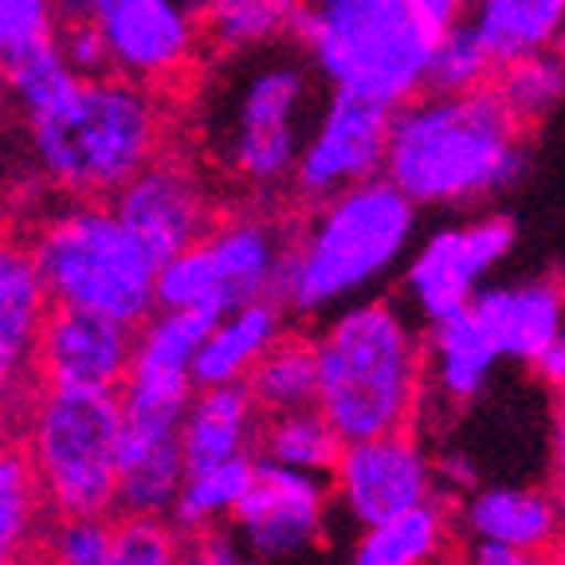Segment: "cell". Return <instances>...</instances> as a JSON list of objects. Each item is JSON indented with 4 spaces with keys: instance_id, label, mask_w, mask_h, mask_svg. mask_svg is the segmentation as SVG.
<instances>
[{
    "instance_id": "cell-1",
    "label": "cell",
    "mask_w": 565,
    "mask_h": 565,
    "mask_svg": "<svg viewBox=\"0 0 565 565\" xmlns=\"http://www.w3.org/2000/svg\"><path fill=\"white\" fill-rule=\"evenodd\" d=\"M526 130L491 87L463 95L420 90L393 110L385 169L416 209H483L526 177Z\"/></svg>"
},
{
    "instance_id": "cell-2",
    "label": "cell",
    "mask_w": 565,
    "mask_h": 565,
    "mask_svg": "<svg viewBox=\"0 0 565 565\" xmlns=\"http://www.w3.org/2000/svg\"><path fill=\"white\" fill-rule=\"evenodd\" d=\"M322 103V83L302 52L282 44L216 55L196 106L204 158L244 193L271 196L291 189L302 138Z\"/></svg>"
},
{
    "instance_id": "cell-3",
    "label": "cell",
    "mask_w": 565,
    "mask_h": 565,
    "mask_svg": "<svg viewBox=\"0 0 565 565\" xmlns=\"http://www.w3.org/2000/svg\"><path fill=\"white\" fill-rule=\"evenodd\" d=\"M420 232V209L388 177L310 204L291 228L275 299L295 318H327L397 275Z\"/></svg>"
},
{
    "instance_id": "cell-4",
    "label": "cell",
    "mask_w": 565,
    "mask_h": 565,
    "mask_svg": "<svg viewBox=\"0 0 565 565\" xmlns=\"http://www.w3.org/2000/svg\"><path fill=\"white\" fill-rule=\"evenodd\" d=\"M315 345V408L350 440L413 428L424 413V334L397 299H353Z\"/></svg>"
},
{
    "instance_id": "cell-5",
    "label": "cell",
    "mask_w": 565,
    "mask_h": 565,
    "mask_svg": "<svg viewBox=\"0 0 565 565\" xmlns=\"http://www.w3.org/2000/svg\"><path fill=\"white\" fill-rule=\"evenodd\" d=\"M448 24L433 0H299L291 44L327 90L397 110L424 90Z\"/></svg>"
},
{
    "instance_id": "cell-6",
    "label": "cell",
    "mask_w": 565,
    "mask_h": 565,
    "mask_svg": "<svg viewBox=\"0 0 565 565\" xmlns=\"http://www.w3.org/2000/svg\"><path fill=\"white\" fill-rule=\"evenodd\" d=\"M166 138L158 90L122 75L79 79L47 115L24 122L28 161L55 193L106 201Z\"/></svg>"
},
{
    "instance_id": "cell-7",
    "label": "cell",
    "mask_w": 565,
    "mask_h": 565,
    "mask_svg": "<svg viewBox=\"0 0 565 565\" xmlns=\"http://www.w3.org/2000/svg\"><path fill=\"white\" fill-rule=\"evenodd\" d=\"M52 307L138 327L158 307V259L106 201L71 196L28 239Z\"/></svg>"
},
{
    "instance_id": "cell-8",
    "label": "cell",
    "mask_w": 565,
    "mask_h": 565,
    "mask_svg": "<svg viewBox=\"0 0 565 565\" xmlns=\"http://www.w3.org/2000/svg\"><path fill=\"white\" fill-rule=\"evenodd\" d=\"M122 436L118 393L40 388L28 405L24 456L52 514L115 511V463Z\"/></svg>"
},
{
    "instance_id": "cell-9",
    "label": "cell",
    "mask_w": 565,
    "mask_h": 565,
    "mask_svg": "<svg viewBox=\"0 0 565 565\" xmlns=\"http://www.w3.org/2000/svg\"><path fill=\"white\" fill-rule=\"evenodd\" d=\"M291 228L267 212L216 216L185 252L158 267V307L224 315L236 302L275 295Z\"/></svg>"
},
{
    "instance_id": "cell-10",
    "label": "cell",
    "mask_w": 565,
    "mask_h": 565,
    "mask_svg": "<svg viewBox=\"0 0 565 565\" xmlns=\"http://www.w3.org/2000/svg\"><path fill=\"white\" fill-rule=\"evenodd\" d=\"M98 35L106 71L141 87L185 79L204 52V0H55Z\"/></svg>"
},
{
    "instance_id": "cell-11",
    "label": "cell",
    "mask_w": 565,
    "mask_h": 565,
    "mask_svg": "<svg viewBox=\"0 0 565 565\" xmlns=\"http://www.w3.org/2000/svg\"><path fill=\"white\" fill-rule=\"evenodd\" d=\"M514 221L503 212H476L468 221H448L433 228L401 264L405 307L420 322H436L471 307L491 275L511 256Z\"/></svg>"
},
{
    "instance_id": "cell-12",
    "label": "cell",
    "mask_w": 565,
    "mask_h": 565,
    "mask_svg": "<svg viewBox=\"0 0 565 565\" xmlns=\"http://www.w3.org/2000/svg\"><path fill=\"white\" fill-rule=\"evenodd\" d=\"M334 499L322 476L256 459L228 534L252 565H307L330 534Z\"/></svg>"
},
{
    "instance_id": "cell-13",
    "label": "cell",
    "mask_w": 565,
    "mask_h": 565,
    "mask_svg": "<svg viewBox=\"0 0 565 565\" xmlns=\"http://www.w3.org/2000/svg\"><path fill=\"white\" fill-rule=\"evenodd\" d=\"M330 499L345 522L358 530L373 526L428 499H440L436 459L413 428L350 440L342 444V456L330 471Z\"/></svg>"
},
{
    "instance_id": "cell-14",
    "label": "cell",
    "mask_w": 565,
    "mask_h": 565,
    "mask_svg": "<svg viewBox=\"0 0 565 565\" xmlns=\"http://www.w3.org/2000/svg\"><path fill=\"white\" fill-rule=\"evenodd\" d=\"M393 110L358 95H334L318 103L295 161L291 189L299 201L318 204L334 193L373 181L385 169Z\"/></svg>"
},
{
    "instance_id": "cell-15",
    "label": "cell",
    "mask_w": 565,
    "mask_h": 565,
    "mask_svg": "<svg viewBox=\"0 0 565 565\" xmlns=\"http://www.w3.org/2000/svg\"><path fill=\"white\" fill-rule=\"evenodd\" d=\"M106 204L118 212V221L141 244L150 247L158 264L196 244L212 228V221L221 216L204 169L181 158V153L161 150L122 189L106 196Z\"/></svg>"
},
{
    "instance_id": "cell-16",
    "label": "cell",
    "mask_w": 565,
    "mask_h": 565,
    "mask_svg": "<svg viewBox=\"0 0 565 565\" xmlns=\"http://www.w3.org/2000/svg\"><path fill=\"white\" fill-rule=\"evenodd\" d=\"M134 327L90 310L47 307L35 338V381L47 388L118 393L130 370Z\"/></svg>"
},
{
    "instance_id": "cell-17",
    "label": "cell",
    "mask_w": 565,
    "mask_h": 565,
    "mask_svg": "<svg viewBox=\"0 0 565 565\" xmlns=\"http://www.w3.org/2000/svg\"><path fill=\"white\" fill-rule=\"evenodd\" d=\"M47 291L28 244L0 239V413H28L35 385V338Z\"/></svg>"
},
{
    "instance_id": "cell-18",
    "label": "cell",
    "mask_w": 565,
    "mask_h": 565,
    "mask_svg": "<svg viewBox=\"0 0 565 565\" xmlns=\"http://www.w3.org/2000/svg\"><path fill=\"white\" fill-rule=\"evenodd\" d=\"M181 479H185L181 416L122 413L115 463V511L166 519Z\"/></svg>"
},
{
    "instance_id": "cell-19",
    "label": "cell",
    "mask_w": 565,
    "mask_h": 565,
    "mask_svg": "<svg viewBox=\"0 0 565 565\" xmlns=\"http://www.w3.org/2000/svg\"><path fill=\"white\" fill-rule=\"evenodd\" d=\"M459 530L471 546H511L550 554L565 539L562 494L542 487H471L459 503Z\"/></svg>"
},
{
    "instance_id": "cell-20",
    "label": "cell",
    "mask_w": 565,
    "mask_h": 565,
    "mask_svg": "<svg viewBox=\"0 0 565 565\" xmlns=\"http://www.w3.org/2000/svg\"><path fill=\"white\" fill-rule=\"evenodd\" d=\"M471 315L494 338L503 362L530 365L565 327V282L550 275L487 282L471 299Z\"/></svg>"
},
{
    "instance_id": "cell-21",
    "label": "cell",
    "mask_w": 565,
    "mask_h": 565,
    "mask_svg": "<svg viewBox=\"0 0 565 565\" xmlns=\"http://www.w3.org/2000/svg\"><path fill=\"white\" fill-rule=\"evenodd\" d=\"M499 362L503 353L471 307L436 318L424 334V401L436 397L451 408L471 405L487 393Z\"/></svg>"
},
{
    "instance_id": "cell-22",
    "label": "cell",
    "mask_w": 565,
    "mask_h": 565,
    "mask_svg": "<svg viewBox=\"0 0 565 565\" xmlns=\"http://www.w3.org/2000/svg\"><path fill=\"white\" fill-rule=\"evenodd\" d=\"M264 413L244 381L236 385H196L181 416L185 471H204L239 456H256V433Z\"/></svg>"
},
{
    "instance_id": "cell-23",
    "label": "cell",
    "mask_w": 565,
    "mask_h": 565,
    "mask_svg": "<svg viewBox=\"0 0 565 565\" xmlns=\"http://www.w3.org/2000/svg\"><path fill=\"white\" fill-rule=\"evenodd\" d=\"M287 307L275 295L236 302L232 310L212 318L209 334L193 358L196 385H236L252 373V365L287 334Z\"/></svg>"
},
{
    "instance_id": "cell-24",
    "label": "cell",
    "mask_w": 565,
    "mask_h": 565,
    "mask_svg": "<svg viewBox=\"0 0 565 565\" xmlns=\"http://www.w3.org/2000/svg\"><path fill=\"white\" fill-rule=\"evenodd\" d=\"M459 17L499 67L565 44V0H468Z\"/></svg>"
},
{
    "instance_id": "cell-25",
    "label": "cell",
    "mask_w": 565,
    "mask_h": 565,
    "mask_svg": "<svg viewBox=\"0 0 565 565\" xmlns=\"http://www.w3.org/2000/svg\"><path fill=\"white\" fill-rule=\"evenodd\" d=\"M451 542V519L440 499L358 530L350 565H440Z\"/></svg>"
},
{
    "instance_id": "cell-26",
    "label": "cell",
    "mask_w": 565,
    "mask_h": 565,
    "mask_svg": "<svg viewBox=\"0 0 565 565\" xmlns=\"http://www.w3.org/2000/svg\"><path fill=\"white\" fill-rule=\"evenodd\" d=\"M342 436L334 424L310 408H291V413H271L259 420L256 433V459L279 463V468L307 471V476H330L342 456Z\"/></svg>"
},
{
    "instance_id": "cell-27",
    "label": "cell",
    "mask_w": 565,
    "mask_h": 565,
    "mask_svg": "<svg viewBox=\"0 0 565 565\" xmlns=\"http://www.w3.org/2000/svg\"><path fill=\"white\" fill-rule=\"evenodd\" d=\"M299 0H204V47L212 55L259 52L291 40Z\"/></svg>"
},
{
    "instance_id": "cell-28",
    "label": "cell",
    "mask_w": 565,
    "mask_h": 565,
    "mask_svg": "<svg viewBox=\"0 0 565 565\" xmlns=\"http://www.w3.org/2000/svg\"><path fill=\"white\" fill-rule=\"evenodd\" d=\"M252 468H256V456H239L204 471H185L166 511L169 526L185 539H193L201 530L228 526L232 511L239 507L247 483H252Z\"/></svg>"
},
{
    "instance_id": "cell-29",
    "label": "cell",
    "mask_w": 565,
    "mask_h": 565,
    "mask_svg": "<svg viewBox=\"0 0 565 565\" xmlns=\"http://www.w3.org/2000/svg\"><path fill=\"white\" fill-rule=\"evenodd\" d=\"M79 79L83 75L63 60L60 47L44 40V44L0 63V103L9 106L17 122L24 126L32 118L47 115L55 103H63Z\"/></svg>"
},
{
    "instance_id": "cell-30",
    "label": "cell",
    "mask_w": 565,
    "mask_h": 565,
    "mask_svg": "<svg viewBox=\"0 0 565 565\" xmlns=\"http://www.w3.org/2000/svg\"><path fill=\"white\" fill-rule=\"evenodd\" d=\"M491 90L522 130L550 118L565 103V44L503 63L494 71Z\"/></svg>"
},
{
    "instance_id": "cell-31",
    "label": "cell",
    "mask_w": 565,
    "mask_h": 565,
    "mask_svg": "<svg viewBox=\"0 0 565 565\" xmlns=\"http://www.w3.org/2000/svg\"><path fill=\"white\" fill-rule=\"evenodd\" d=\"M244 385L264 416L291 413V408H310L315 405V385H318L315 345H310V338L282 334L279 342L252 365Z\"/></svg>"
},
{
    "instance_id": "cell-32",
    "label": "cell",
    "mask_w": 565,
    "mask_h": 565,
    "mask_svg": "<svg viewBox=\"0 0 565 565\" xmlns=\"http://www.w3.org/2000/svg\"><path fill=\"white\" fill-rule=\"evenodd\" d=\"M44 494H40L24 448L0 444V554H24L40 522H44Z\"/></svg>"
},
{
    "instance_id": "cell-33",
    "label": "cell",
    "mask_w": 565,
    "mask_h": 565,
    "mask_svg": "<svg viewBox=\"0 0 565 565\" xmlns=\"http://www.w3.org/2000/svg\"><path fill=\"white\" fill-rule=\"evenodd\" d=\"M494 71H499V63L491 60L483 40L468 28V20L459 17V20H451L440 32V40H436L424 90H436V95H463V90L491 87Z\"/></svg>"
},
{
    "instance_id": "cell-34",
    "label": "cell",
    "mask_w": 565,
    "mask_h": 565,
    "mask_svg": "<svg viewBox=\"0 0 565 565\" xmlns=\"http://www.w3.org/2000/svg\"><path fill=\"white\" fill-rule=\"evenodd\" d=\"M110 565H185V534L158 514H122L110 534Z\"/></svg>"
},
{
    "instance_id": "cell-35",
    "label": "cell",
    "mask_w": 565,
    "mask_h": 565,
    "mask_svg": "<svg viewBox=\"0 0 565 565\" xmlns=\"http://www.w3.org/2000/svg\"><path fill=\"white\" fill-rule=\"evenodd\" d=\"M110 514H55L44 530V565H110Z\"/></svg>"
},
{
    "instance_id": "cell-36",
    "label": "cell",
    "mask_w": 565,
    "mask_h": 565,
    "mask_svg": "<svg viewBox=\"0 0 565 565\" xmlns=\"http://www.w3.org/2000/svg\"><path fill=\"white\" fill-rule=\"evenodd\" d=\"M55 0H0V63L52 40Z\"/></svg>"
},
{
    "instance_id": "cell-37",
    "label": "cell",
    "mask_w": 565,
    "mask_h": 565,
    "mask_svg": "<svg viewBox=\"0 0 565 565\" xmlns=\"http://www.w3.org/2000/svg\"><path fill=\"white\" fill-rule=\"evenodd\" d=\"M185 565H252L244 550L236 546L228 530H201L193 539H185Z\"/></svg>"
},
{
    "instance_id": "cell-38",
    "label": "cell",
    "mask_w": 565,
    "mask_h": 565,
    "mask_svg": "<svg viewBox=\"0 0 565 565\" xmlns=\"http://www.w3.org/2000/svg\"><path fill=\"white\" fill-rule=\"evenodd\" d=\"M530 370H534V377H539L550 393L562 397L565 393V327L550 338V345L534 358V362H530Z\"/></svg>"
},
{
    "instance_id": "cell-39",
    "label": "cell",
    "mask_w": 565,
    "mask_h": 565,
    "mask_svg": "<svg viewBox=\"0 0 565 565\" xmlns=\"http://www.w3.org/2000/svg\"><path fill=\"white\" fill-rule=\"evenodd\" d=\"M436 479L451 491L468 494L471 487H479V459L468 456V451H448V456L436 459Z\"/></svg>"
},
{
    "instance_id": "cell-40",
    "label": "cell",
    "mask_w": 565,
    "mask_h": 565,
    "mask_svg": "<svg viewBox=\"0 0 565 565\" xmlns=\"http://www.w3.org/2000/svg\"><path fill=\"white\" fill-rule=\"evenodd\" d=\"M468 565H550V554L511 546H471Z\"/></svg>"
},
{
    "instance_id": "cell-41",
    "label": "cell",
    "mask_w": 565,
    "mask_h": 565,
    "mask_svg": "<svg viewBox=\"0 0 565 565\" xmlns=\"http://www.w3.org/2000/svg\"><path fill=\"white\" fill-rule=\"evenodd\" d=\"M554 476H557V491H562V503H565V393L554 413Z\"/></svg>"
},
{
    "instance_id": "cell-42",
    "label": "cell",
    "mask_w": 565,
    "mask_h": 565,
    "mask_svg": "<svg viewBox=\"0 0 565 565\" xmlns=\"http://www.w3.org/2000/svg\"><path fill=\"white\" fill-rule=\"evenodd\" d=\"M433 4H436V9H440L448 20H459V12H463V4H468V0H433Z\"/></svg>"
},
{
    "instance_id": "cell-43",
    "label": "cell",
    "mask_w": 565,
    "mask_h": 565,
    "mask_svg": "<svg viewBox=\"0 0 565 565\" xmlns=\"http://www.w3.org/2000/svg\"><path fill=\"white\" fill-rule=\"evenodd\" d=\"M4 228H9V212H4V201H0V239H4Z\"/></svg>"
},
{
    "instance_id": "cell-44",
    "label": "cell",
    "mask_w": 565,
    "mask_h": 565,
    "mask_svg": "<svg viewBox=\"0 0 565 565\" xmlns=\"http://www.w3.org/2000/svg\"><path fill=\"white\" fill-rule=\"evenodd\" d=\"M12 562H17V557H4V554H0V565H12Z\"/></svg>"
},
{
    "instance_id": "cell-45",
    "label": "cell",
    "mask_w": 565,
    "mask_h": 565,
    "mask_svg": "<svg viewBox=\"0 0 565 565\" xmlns=\"http://www.w3.org/2000/svg\"><path fill=\"white\" fill-rule=\"evenodd\" d=\"M12 565H40V562H12Z\"/></svg>"
},
{
    "instance_id": "cell-46",
    "label": "cell",
    "mask_w": 565,
    "mask_h": 565,
    "mask_svg": "<svg viewBox=\"0 0 565 565\" xmlns=\"http://www.w3.org/2000/svg\"><path fill=\"white\" fill-rule=\"evenodd\" d=\"M0 444H4V440H0Z\"/></svg>"
}]
</instances>
